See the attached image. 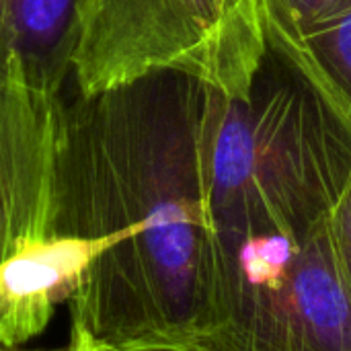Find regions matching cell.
Masks as SVG:
<instances>
[{"instance_id":"obj_7","label":"cell","mask_w":351,"mask_h":351,"mask_svg":"<svg viewBox=\"0 0 351 351\" xmlns=\"http://www.w3.org/2000/svg\"><path fill=\"white\" fill-rule=\"evenodd\" d=\"M76 0H0V47L66 78Z\"/></svg>"},{"instance_id":"obj_5","label":"cell","mask_w":351,"mask_h":351,"mask_svg":"<svg viewBox=\"0 0 351 351\" xmlns=\"http://www.w3.org/2000/svg\"><path fill=\"white\" fill-rule=\"evenodd\" d=\"M218 329L206 351H351V292L329 216L216 234Z\"/></svg>"},{"instance_id":"obj_2","label":"cell","mask_w":351,"mask_h":351,"mask_svg":"<svg viewBox=\"0 0 351 351\" xmlns=\"http://www.w3.org/2000/svg\"><path fill=\"white\" fill-rule=\"evenodd\" d=\"M193 125L214 226L325 220L351 177V134L304 86L228 99L193 82Z\"/></svg>"},{"instance_id":"obj_10","label":"cell","mask_w":351,"mask_h":351,"mask_svg":"<svg viewBox=\"0 0 351 351\" xmlns=\"http://www.w3.org/2000/svg\"><path fill=\"white\" fill-rule=\"evenodd\" d=\"M60 351H101L88 337L86 333H82L80 329L76 327H70V339H68V346Z\"/></svg>"},{"instance_id":"obj_4","label":"cell","mask_w":351,"mask_h":351,"mask_svg":"<svg viewBox=\"0 0 351 351\" xmlns=\"http://www.w3.org/2000/svg\"><path fill=\"white\" fill-rule=\"evenodd\" d=\"M267 51L263 0H76L68 70L82 97L175 74L249 99Z\"/></svg>"},{"instance_id":"obj_8","label":"cell","mask_w":351,"mask_h":351,"mask_svg":"<svg viewBox=\"0 0 351 351\" xmlns=\"http://www.w3.org/2000/svg\"><path fill=\"white\" fill-rule=\"evenodd\" d=\"M337 2L339 0H263L269 49L286 41Z\"/></svg>"},{"instance_id":"obj_3","label":"cell","mask_w":351,"mask_h":351,"mask_svg":"<svg viewBox=\"0 0 351 351\" xmlns=\"http://www.w3.org/2000/svg\"><path fill=\"white\" fill-rule=\"evenodd\" d=\"M62 82L0 47V351L39 337L88 265L56 228Z\"/></svg>"},{"instance_id":"obj_1","label":"cell","mask_w":351,"mask_h":351,"mask_svg":"<svg viewBox=\"0 0 351 351\" xmlns=\"http://www.w3.org/2000/svg\"><path fill=\"white\" fill-rule=\"evenodd\" d=\"M56 228L88 253L70 327L101 351H206L218 265L193 80L156 74L66 101Z\"/></svg>"},{"instance_id":"obj_6","label":"cell","mask_w":351,"mask_h":351,"mask_svg":"<svg viewBox=\"0 0 351 351\" xmlns=\"http://www.w3.org/2000/svg\"><path fill=\"white\" fill-rule=\"evenodd\" d=\"M274 51L351 134V0H339Z\"/></svg>"},{"instance_id":"obj_9","label":"cell","mask_w":351,"mask_h":351,"mask_svg":"<svg viewBox=\"0 0 351 351\" xmlns=\"http://www.w3.org/2000/svg\"><path fill=\"white\" fill-rule=\"evenodd\" d=\"M329 226H331L335 253L341 265V274L351 292V177L329 214Z\"/></svg>"}]
</instances>
